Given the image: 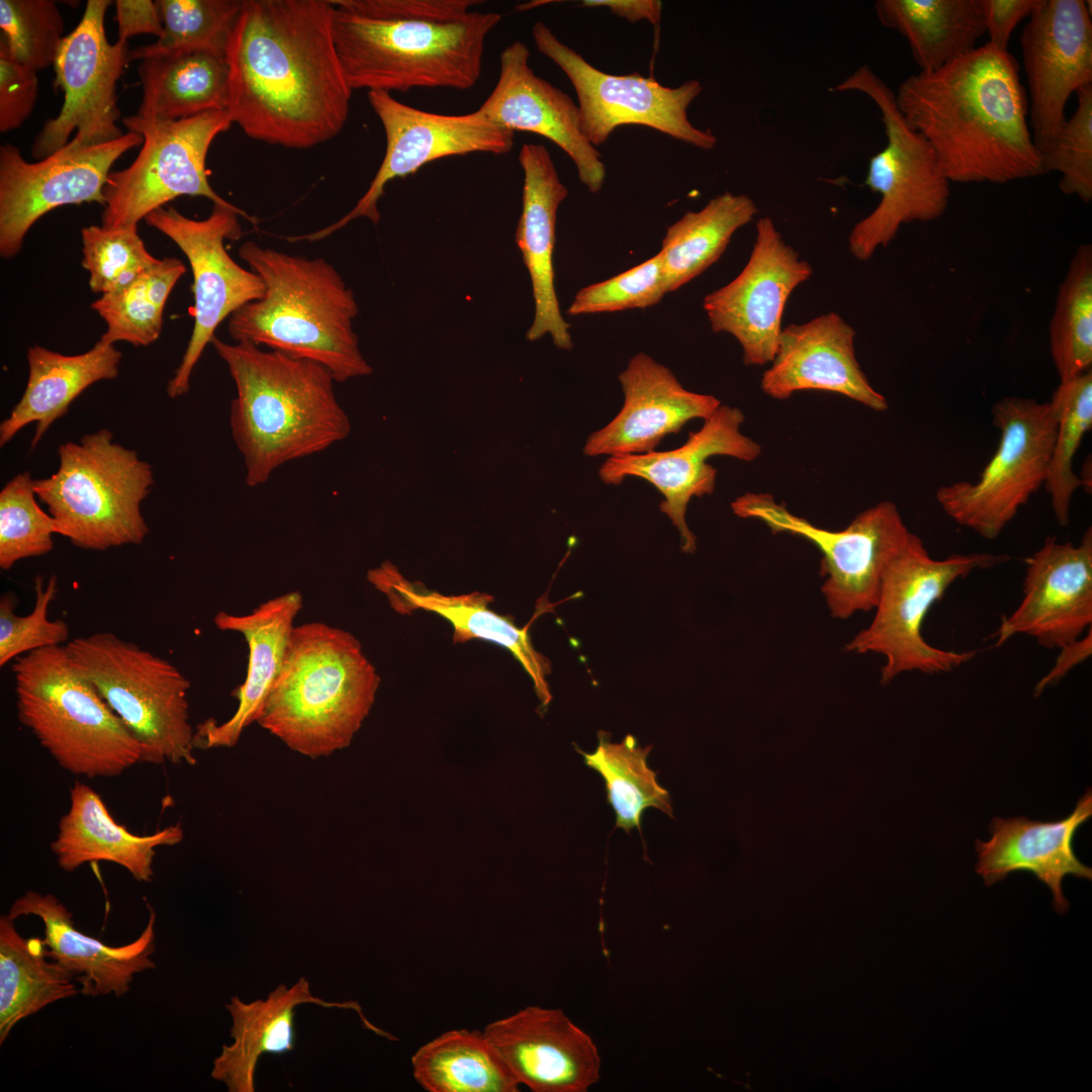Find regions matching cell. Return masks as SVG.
<instances>
[{
	"mask_svg": "<svg viewBox=\"0 0 1092 1092\" xmlns=\"http://www.w3.org/2000/svg\"><path fill=\"white\" fill-rule=\"evenodd\" d=\"M332 0H243L225 51L226 111L246 135L305 150L337 136L352 89L335 47Z\"/></svg>",
	"mask_w": 1092,
	"mask_h": 1092,
	"instance_id": "cell-1",
	"label": "cell"
},
{
	"mask_svg": "<svg viewBox=\"0 0 1092 1092\" xmlns=\"http://www.w3.org/2000/svg\"><path fill=\"white\" fill-rule=\"evenodd\" d=\"M1019 77L1013 56L986 42L936 71L910 75L895 100L950 183L1005 184L1044 174Z\"/></svg>",
	"mask_w": 1092,
	"mask_h": 1092,
	"instance_id": "cell-2",
	"label": "cell"
},
{
	"mask_svg": "<svg viewBox=\"0 0 1092 1092\" xmlns=\"http://www.w3.org/2000/svg\"><path fill=\"white\" fill-rule=\"evenodd\" d=\"M337 54L352 90L473 87L502 14L477 0H332Z\"/></svg>",
	"mask_w": 1092,
	"mask_h": 1092,
	"instance_id": "cell-3",
	"label": "cell"
},
{
	"mask_svg": "<svg viewBox=\"0 0 1092 1092\" xmlns=\"http://www.w3.org/2000/svg\"><path fill=\"white\" fill-rule=\"evenodd\" d=\"M210 344L236 385L230 427L249 486L264 484L284 464L348 437L351 424L328 368L250 343L229 344L216 336Z\"/></svg>",
	"mask_w": 1092,
	"mask_h": 1092,
	"instance_id": "cell-4",
	"label": "cell"
},
{
	"mask_svg": "<svg viewBox=\"0 0 1092 1092\" xmlns=\"http://www.w3.org/2000/svg\"><path fill=\"white\" fill-rule=\"evenodd\" d=\"M238 254L261 277L265 291L230 315L228 331L236 343L314 361L338 382L372 373L353 327L354 292L331 263L253 241L243 243Z\"/></svg>",
	"mask_w": 1092,
	"mask_h": 1092,
	"instance_id": "cell-5",
	"label": "cell"
},
{
	"mask_svg": "<svg viewBox=\"0 0 1092 1092\" xmlns=\"http://www.w3.org/2000/svg\"><path fill=\"white\" fill-rule=\"evenodd\" d=\"M379 685L352 633L324 622L294 626L257 723L294 752L329 756L350 745Z\"/></svg>",
	"mask_w": 1092,
	"mask_h": 1092,
	"instance_id": "cell-6",
	"label": "cell"
},
{
	"mask_svg": "<svg viewBox=\"0 0 1092 1092\" xmlns=\"http://www.w3.org/2000/svg\"><path fill=\"white\" fill-rule=\"evenodd\" d=\"M11 669L19 722L64 769L113 778L141 762L140 743L74 668L65 645L21 655Z\"/></svg>",
	"mask_w": 1092,
	"mask_h": 1092,
	"instance_id": "cell-7",
	"label": "cell"
},
{
	"mask_svg": "<svg viewBox=\"0 0 1092 1092\" xmlns=\"http://www.w3.org/2000/svg\"><path fill=\"white\" fill-rule=\"evenodd\" d=\"M59 467L33 488L59 535L85 550L142 544L149 527L141 506L154 484L152 466L100 429L60 445Z\"/></svg>",
	"mask_w": 1092,
	"mask_h": 1092,
	"instance_id": "cell-8",
	"label": "cell"
},
{
	"mask_svg": "<svg viewBox=\"0 0 1092 1092\" xmlns=\"http://www.w3.org/2000/svg\"><path fill=\"white\" fill-rule=\"evenodd\" d=\"M65 646L74 668L140 743L141 762L196 763L190 681L172 662L109 631L73 638Z\"/></svg>",
	"mask_w": 1092,
	"mask_h": 1092,
	"instance_id": "cell-9",
	"label": "cell"
},
{
	"mask_svg": "<svg viewBox=\"0 0 1092 1092\" xmlns=\"http://www.w3.org/2000/svg\"><path fill=\"white\" fill-rule=\"evenodd\" d=\"M1009 558L976 552L934 559L922 540L911 533L884 574L872 623L845 645V650L884 655L882 685L905 671L942 673L967 663L977 651L958 652L930 645L921 634L924 619L957 579Z\"/></svg>",
	"mask_w": 1092,
	"mask_h": 1092,
	"instance_id": "cell-10",
	"label": "cell"
},
{
	"mask_svg": "<svg viewBox=\"0 0 1092 1092\" xmlns=\"http://www.w3.org/2000/svg\"><path fill=\"white\" fill-rule=\"evenodd\" d=\"M831 90L870 97L881 112L887 138L885 148L870 159L864 180L881 199L848 236L851 255L868 261L878 248L895 239L902 224L942 216L949 202L950 182L940 173L930 144L904 119L895 93L869 66L859 67Z\"/></svg>",
	"mask_w": 1092,
	"mask_h": 1092,
	"instance_id": "cell-11",
	"label": "cell"
},
{
	"mask_svg": "<svg viewBox=\"0 0 1092 1092\" xmlns=\"http://www.w3.org/2000/svg\"><path fill=\"white\" fill-rule=\"evenodd\" d=\"M739 518L763 522L772 532L789 533L813 543L822 553L821 592L831 616L846 619L876 608L884 574L911 532L896 505L883 500L843 530L819 528L776 503L769 493L746 492L731 503Z\"/></svg>",
	"mask_w": 1092,
	"mask_h": 1092,
	"instance_id": "cell-12",
	"label": "cell"
},
{
	"mask_svg": "<svg viewBox=\"0 0 1092 1092\" xmlns=\"http://www.w3.org/2000/svg\"><path fill=\"white\" fill-rule=\"evenodd\" d=\"M991 412L1000 440L980 478L941 485L935 493L950 519L986 539L998 537L1044 485L1057 430L1050 401L1005 396Z\"/></svg>",
	"mask_w": 1092,
	"mask_h": 1092,
	"instance_id": "cell-13",
	"label": "cell"
},
{
	"mask_svg": "<svg viewBox=\"0 0 1092 1092\" xmlns=\"http://www.w3.org/2000/svg\"><path fill=\"white\" fill-rule=\"evenodd\" d=\"M122 123L143 136V146L127 168L110 172L103 190L102 226L138 225L152 211L183 195L232 205L210 186L206 170L210 145L233 124L226 110L179 120L152 121L129 115Z\"/></svg>",
	"mask_w": 1092,
	"mask_h": 1092,
	"instance_id": "cell-14",
	"label": "cell"
},
{
	"mask_svg": "<svg viewBox=\"0 0 1092 1092\" xmlns=\"http://www.w3.org/2000/svg\"><path fill=\"white\" fill-rule=\"evenodd\" d=\"M537 50L555 63L571 82L577 96L581 130L598 147L621 125L648 126L701 150L717 144L710 129H701L689 119L688 108L702 92L697 80L671 88L653 77L638 73L612 75L590 65L563 43L542 21L532 26Z\"/></svg>",
	"mask_w": 1092,
	"mask_h": 1092,
	"instance_id": "cell-15",
	"label": "cell"
},
{
	"mask_svg": "<svg viewBox=\"0 0 1092 1092\" xmlns=\"http://www.w3.org/2000/svg\"><path fill=\"white\" fill-rule=\"evenodd\" d=\"M109 0H88L77 26L64 37L54 63V86L64 92L59 114L46 121L31 147L42 160L63 147L79 149L120 138L116 87L128 63V43H110L104 19Z\"/></svg>",
	"mask_w": 1092,
	"mask_h": 1092,
	"instance_id": "cell-16",
	"label": "cell"
},
{
	"mask_svg": "<svg viewBox=\"0 0 1092 1092\" xmlns=\"http://www.w3.org/2000/svg\"><path fill=\"white\" fill-rule=\"evenodd\" d=\"M239 215L255 222L234 204H213L211 213L204 219L189 218L177 209L165 206L145 218L149 225L180 248L193 276L194 326L181 363L167 385L171 398L182 396L189 390L193 369L219 324L264 294L261 277L239 265L224 247L225 240L236 241L243 234Z\"/></svg>",
	"mask_w": 1092,
	"mask_h": 1092,
	"instance_id": "cell-17",
	"label": "cell"
},
{
	"mask_svg": "<svg viewBox=\"0 0 1092 1092\" xmlns=\"http://www.w3.org/2000/svg\"><path fill=\"white\" fill-rule=\"evenodd\" d=\"M367 98L382 124L386 144L374 178L347 214L322 230L289 237V242L321 241L357 218L377 224L378 202L390 181L414 175L433 161L471 153L502 155L514 146V132L492 122L479 109L448 115L408 106L384 91H368Z\"/></svg>",
	"mask_w": 1092,
	"mask_h": 1092,
	"instance_id": "cell-18",
	"label": "cell"
},
{
	"mask_svg": "<svg viewBox=\"0 0 1092 1092\" xmlns=\"http://www.w3.org/2000/svg\"><path fill=\"white\" fill-rule=\"evenodd\" d=\"M141 144L143 136L128 131L97 146H65L36 163L25 161L14 145H1V257L8 259L18 254L30 228L55 208L84 202L104 206L103 190L112 165Z\"/></svg>",
	"mask_w": 1092,
	"mask_h": 1092,
	"instance_id": "cell-19",
	"label": "cell"
},
{
	"mask_svg": "<svg viewBox=\"0 0 1092 1092\" xmlns=\"http://www.w3.org/2000/svg\"><path fill=\"white\" fill-rule=\"evenodd\" d=\"M813 273L809 262L788 245L768 216L756 221V237L742 271L704 298L715 333H728L740 344L745 365L771 362L782 332L787 301Z\"/></svg>",
	"mask_w": 1092,
	"mask_h": 1092,
	"instance_id": "cell-20",
	"label": "cell"
},
{
	"mask_svg": "<svg viewBox=\"0 0 1092 1092\" xmlns=\"http://www.w3.org/2000/svg\"><path fill=\"white\" fill-rule=\"evenodd\" d=\"M1029 128L1039 154L1066 120L1072 93L1092 84L1091 1L1037 0L1020 35Z\"/></svg>",
	"mask_w": 1092,
	"mask_h": 1092,
	"instance_id": "cell-21",
	"label": "cell"
},
{
	"mask_svg": "<svg viewBox=\"0 0 1092 1092\" xmlns=\"http://www.w3.org/2000/svg\"><path fill=\"white\" fill-rule=\"evenodd\" d=\"M744 415L738 407L720 404L688 440L669 451L609 457L600 467L599 476L606 484L618 485L626 477H639L652 484L663 496L659 510L665 514L680 536L686 553L697 549V537L689 529L686 513L690 500L713 493L717 470L709 457L723 455L753 461L761 446L744 435L740 427Z\"/></svg>",
	"mask_w": 1092,
	"mask_h": 1092,
	"instance_id": "cell-22",
	"label": "cell"
},
{
	"mask_svg": "<svg viewBox=\"0 0 1092 1092\" xmlns=\"http://www.w3.org/2000/svg\"><path fill=\"white\" fill-rule=\"evenodd\" d=\"M1026 562L1021 603L1003 619L995 646L1019 634L1050 649L1081 638L1092 623L1091 527L1078 545L1048 537Z\"/></svg>",
	"mask_w": 1092,
	"mask_h": 1092,
	"instance_id": "cell-23",
	"label": "cell"
},
{
	"mask_svg": "<svg viewBox=\"0 0 1092 1092\" xmlns=\"http://www.w3.org/2000/svg\"><path fill=\"white\" fill-rule=\"evenodd\" d=\"M483 1033L519 1084L534 1092H585L600 1080L597 1045L561 1009L528 1006Z\"/></svg>",
	"mask_w": 1092,
	"mask_h": 1092,
	"instance_id": "cell-24",
	"label": "cell"
},
{
	"mask_svg": "<svg viewBox=\"0 0 1092 1092\" xmlns=\"http://www.w3.org/2000/svg\"><path fill=\"white\" fill-rule=\"evenodd\" d=\"M530 51L514 41L500 53L494 88L478 108L495 124L542 135L574 163L579 180L592 193L605 182L600 152L584 136L577 104L561 89L538 77L529 65Z\"/></svg>",
	"mask_w": 1092,
	"mask_h": 1092,
	"instance_id": "cell-25",
	"label": "cell"
},
{
	"mask_svg": "<svg viewBox=\"0 0 1092 1092\" xmlns=\"http://www.w3.org/2000/svg\"><path fill=\"white\" fill-rule=\"evenodd\" d=\"M624 403L604 428L584 444L587 456L644 454L678 433L694 419H707L721 404L710 394L686 389L674 374L645 353H637L618 377Z\"/></svg>",
	"mask_w": 1092,
	"mask_h": 1092,
	"instance_id": "cell-26",
	"label": "cell"
},
{
	"mask_svg": "<svg viewBox=\"0 0 1092 1092\" xmlns=\"http://www.w3.org/2000/svg\"><path fill=\"white\" fill-rule=\"evenodd\" d=\"M854 338V329L833 311L785 327L771 366L761 376L762 391L787 399L800 390H824L875 412L887 411L886 397L871 385L856 360Z\"/></svg>",
	"mask_w": 1092,
	"mask_h": 1092,
	"instance_id": "cell-27",
	"label": "cell"
},
{
	"mask_svg": "<svg viewBox=\"0 0 1092 1092\" xmlns=\"http://www.w3.org/2000/svg\"><path fill=\"white\" fill-rule=\"evenodd\" d=\"M149 919L133 941L112 946L80 931L69 909L53 894L27 891L16 899L8 915L12 919L33 915L43 923L46 956L80 983L85 996H122L136 974L155 969L156 912L147 903Z\"/></svg>",
	"mask_w": 1092,
	"mask_h": 1092,
	"instance_id": "cell-28",
	"label": "cell"
},
{
	"mask_svg": "<svg viewBox=\"0 0 1092 1092\" xmlns=\"http://www.w3.org/2000/svg\"><path fill=\"white\" fill-rule=\"evenodd\" d=\"M519 162L524 172V184L516 243L531 278L535 304L533 323L526 339L534 342L549 334L557 348L571 350L570 325L561 314L553 269L557 210L568 190L545 146L523 144Z\"/></svg>",
	"mask_w": 1092,
	"mask_h": 1092,
	"instance_id": "cell-29",
	"label": "cell"
},
{
	"mask_svg": "<svg viewBox=\"0 0 1092 1092\" xmlns=\"http://www.w3.org/2000/svg\"><path fill=\"white\" fill-rule=\"evenodd\" d=\"M1091 815L1092 794L1088 789L1074 811L1059 821H1035L1024 816L994 818L990 823L991 839L976 840V872L986 886L1002 881L1013 872L1032 873L1050 888L1054 909L1065 914L1069 909L1062 890L1065 877L1092 879L1091 868L1081 862L1073 848L1077 829Z\"/></svg>",
	"mask_w": 1092,
	"mask_h": 1092,
	"instance_id": "cell-30",
	"label": "cell"
},
{
	"mask_svg": "<svg viewBox=\"0 0 1092 1092\" xmlns=\"http://www.w3.org/2000/svg\"><path fill=\"white\" fill-rule=\"evenodd\" d=\"M301 608L302 596L293 590L263 602L250 614L225 611L215 614L213 623L218 630L244 636L249 646V663L244 682L232 693L239 702L234 715L222 723L214 719L199 723L194 733L195 747H234L244 730L258 721Z\"/></svg>",
	"mask_w": 1092,
	"mask_h": 1092,
	"instance_id": "cell-31",
	"label": "cell"
},
{
	"mask_svg": "<svg viewBox=\"0 0 1092 1092\" xmlns=\"http://www.w3.org/2000/svg\"><path fill=\"white\" fill-rule=\"evenodd\" d=\"M368 580L384 594L391 608L402 615L416 610L436 613L453 627V642L463 643L480 639L496 643L510 650L533 680L542 707L552 700L546 676L550 661L538 652L527 628H519L510 616H503L488 606L493 598L485 593L443 595L428 589L419 581H410L389 561L368 572Z\"/></svg>",
	"mask_w": 1092,
	"mask_h": 1092,
	"instance_id": "cell-32",
	"label": "cell"
},
{
	"mask_svg": "<svg viewBox=\"0 0 1092 1092\" xmlns=\"http://www.w3.org/2000/svg\"><path fill=\"white\" fill-rule=\"evenodd\" d=\"M306 1003L353 1009L366 1028L380 1036L392 1037L371 1024L357 1002L324 1001L311 994L307 980L301 977L291 987L278 985L266 999L246 1003L238 996L231 998L225 1008L232 1017L234 1042L222 1045L213 1060L212 1079L222 1082L230 1092H254L259 1058L265 1053L281 1055L293 1049L294 1008Z\"/></svg>",
	"mask_w": 1092,
	"mask_h": 1092,
	"instance_id": "cell-33",
	"label": "cell"
},
{
	"mask_svg": "<svg viewBox=\"0 0 1092 1092\" xmlns=\"http://www.w3.org/2000/svg\"><path fill=\"white\" fill-rule=\"evenodd\" d=\"M182 839L179 825L151 835L129 832L114 820L98 793L76 781L70 790V808L60 819L51 848L66 872L87 862L109 861L126 869L138 882L149 883L154 876L156 848L175 845Z\"/></svg>",
	"mask_w": 1092,
	"mask_h": 1092,
	"instance_id": "cell-34",
	"label": "cell"
},
{
	"mask_svg": "<svg viewBox=\"0 0 1092 1092\" xmlns=\"http://www.w3.org/2000/svg\"><path fill=\"white\" fill-rule=\"evenodd\" d=\"M122 354L100 340L87 352L64 355L35 345L28 348V379L20 400L0 424L3 447L26 425L35 423L34 448L50 427L90 385L117 377Z\"/></svg>",
	"mask_w": 1092,
	"mask_h": 1092,
	"instance_id": "cell-35",
	"label": "cell"
},
{
	"mask_svg": "<svg viewBox=\"0 0 1092 1092\" xmlns=\"http://www.w3.org/2000/svg\"><path fill=\"white\" fill-rule=\"evenodd\" d=\"M875 11L907 40L920 72L973 51L986 33L984 0H878Z\"/></svg>",
	"mask_w": 1092,
	"mask_h": 1092,
	"instance_id": "cell-36",
	"label": "cell"
},
{
	"mask_svg": "<svg viewBox=\"0 0 1092 1092\" xmlns=\"http://www.w3.org/2000/svg\"><path fill=\"white\" fill-rule=\"evenodd\" d=\"M143 95L136 117L179 120L210 110H226L229 66L225 57L185 53L142 60L138 69Z\"/></svg>",
	"mask_w": 1092,
	"mask_h": 1092,
	"instance_id": "cell-37",
	"label": "cell"
},
{
	"mask_svg": "<svg viewBox=\"0 0 1092 1092\" xmlns=\"http://www.w3.org/2000/svg\"><path fill=\"white\" fill-rule=\"evenodd\" d=\"M73 975L47 961L39 937L24 938L14 919L0 917V1044L13 1027L48 1005L77 995Z\"/></svg>",
	"mask_w": 1092,
	"mask_h": 1092,
	"instance_id": "cell-38",
	"label": "cell"
},
{
	"mask_svg": "<svg viewBox=\"0 0 1092 1092\" xmlns=\"http://www.w3.org/2000/svg\"><path fill=\"white\" fill-rule=\"evenodd\" d=\"M757 211L749 196L726 191L670 224L659 252L666 291L681 287L714 264L733 234Z\"/></svg>",
	"mask_w": 1092,
	"mask_h": 1092,
	"instance_id": "cell-39",
	"label": "cell"
},
{
	"mask_svg": "<svg viewBox=\"0 0 1092 1092\" xmlns=\"http://www.w3.org/2000/svg\"><path fill=\"white\" fill-rule=\"evenodd\" d=\"M413 1075L429 1092H516L520 1084L483 1031L453 1029L412 1057Z\"/></svg>",
	"mask_w": 1092,
	"mask_h": 1092,
	"instance_id": "cell-40",
	"label": "cell"
},
{
	"mask_svg": "<svg viewBox=\"0 0 1092 1092\" xmlns=\"http://www.w3.org/2000/svg\"><path fill=\"white\" fill-rule=\"evenodd\" d=\"M599 744L588 753L576 747L584 763L596 770L606 785L607 801L616 813V827L629 833L641 830L645 809L656 808L670 817L672 807L668 792L656 781V772L647 764L652 746L640 747L628 734L620 743H612L610 734L598 733Z\"/></svg>",
	"mask_w": 1092,
	"mask_h": 1092,
	"instance_id": "cell-41",
	"label": "cell"
},
{
	"mask_svg": "<svg viewBox=\"0 0 1092 1092\" xmlns=\"http://www.w3.org/2000/svg\"><path fill=\"white\" fill-rule=\"evenodd\" d=\"M185 272L179 259H159L129 284L96 299L91 306L106 324L100 341L112 345L123 341L139 347L159 339L168 297Z\"/></svg>",
	"mask_w": 1092,
	"mask_h": 1092,
	"instance_id": "cell-42",
	"label": "cell"
},
{
	"mask_svg": "<svg viewBox=\"0 0 1092 1092\" xmlns=\"http://www.w3.org/2000/svg\"><path fill=\"white\" fill-rule=\"evenodd\" d=\"M1060 382L1092 369V246L1077 248L1062 280L1049 326Z\"/></svg>",
	"mask_w": 1092,
	"mask_h": 1092,
	"instance_id": "cell-43",
	"label": "cell"
},
{
	"mask_svg": "<svg viewBox=\"0 0 1092 1092\" xmlns=\"http://www.w3.org/2000/svg\"><path fill=\"white\" fill-rule=\"evenodd\" d=\"M164 33L128 53V62L185 53L225 56L243 0H157Z\"/></svg>",
	"mask_w": 1092,
	"mask_h": 1092,
	"instance_id": "cell-44",
	"label": "cell"
},
{
	"mask_svg": "<svg viewBox=\"0 0 1092 1092\" xmlns=\"http://www.w3.org/2000/svg\"><path fill=\"white\" fill-rule=\"evenodd\" d=\"M1050 403L1057 417V430L1044 487L1058 523L1066 527L1073 495L1082 485L1073 469L1074 457L1092 427V369L1060 382Z\"/></svg>",
	"mask_w": 1092,
	"mask_h": 1092,
	"instance_id": "cell-45",
	"label": "cell"
},
{
	"mask_svg": "<svg viewBox=\"0 0 1092 1092\" xmlns=\"http://www.w3.org/2000/svg\"><path fill=\"white\" fill-rule=\"evenodd\" d=\"M30 473L9 480L0 491V568L11 569L19 560L44 555L59 534L56 520L37 504Z\"/></svg>",
	"mask_w": 1092,
	"mask_h": 1092,
	"instance_id": "cell-46",
	"label": "cell"
},
{
	"mask_svg": "<svg viewBox=\"0 0 1092 1092\" xmlns=\"http://www.w3.org/2000/svg\"><path fill=\"white\" fill-rule=\"evenodd\" d=\"M64 28L52 0H0V50L36 73L54 66Z\"/></svg>",
	"mask_w": 1092,
	"mask_h": 1092,
	"instance_id": "cell-47",
	"label": "cell"
},
{
	"mask_svg": "<svg viewBox=\"0 0 1092 1092\" xmlns=\"http://www.w3.org/2000/svg\"><path fill=\"white\" fill-rule=\"evenodd\" d=\"M81 235L82 265L89 272L91 290L101 295L129 284L159 260L147 250L134 224L89 225Z\"/></svg>",
	"mask_w": 1092,
	"mask_h": 1092,
	"instance_id": "cell-48",
	"label": "cell"
},
{
	"mask_svg": "<svg viewBox=\"0 0 1092 1092\" xmlns=\"http://www.w3.org/2000/svg\"><path fill=\"white\" fill-rule=\"evenodd\" d=\"M1077 108L1040 152L1043 172L1061 175L1059 187L1085 203L1092 200V84L1076 92Z\"/></svg>",
	"mask_w": 1092,
	"mask_h": 1092,
	"instance_id": "cell-49",
	"label": "cell"
},
{
	"mask_svg": "<svg viewBox=\"0 0 1092 1092\" xmlns=\"http://www.w3.org/2000/svg\"><path fill=\"white\" fill-rule=\"evenodd\" d=\"M59 590L56 575L43 582L41 576L34 578L35 600L32 611L26 616L15 613L17 598L12 593L0 599V666L34 650L64 645L69 641L70 629L61 620H50L49 608Z\"/></svg>",
	"mask_w": 1092,
	"mask_h": 1092,
	"instance_id": "cell-50",
	"label": "cell"
},
{
	"mask_svg": "<svg viewBox=\"0 0 1092 1092\" xmlns=\"http://www.w3.org/2000/svg\"><path fill=\"white\" fill-rule=\"evenodd\" d=\"M667 293L660 254L607 280L581 288L567 313L579 315L646 308Z\"/></svg>",
	"mask_w": 1092,
	"mask_h": 1092,
	"instance_id": "cell-51",
	"label": "cell"
},
{
	"mask_svg": "<svg viewBox=\"0 0 1092 1092\" xmlns=\"http://www.w3.org/2000/svg\"><path fill=\"white\" fill-rule=\"evenodd\" d=\"M38 92L37 73L0 50V131L19 128L31 114Z\"/></svg>",
	"mask_w": 1092,
	"mask_h": 1092,
	"instance_id": "cell-52",
	"label": "cell"
},
{
	"mask_svg": "<svg viewBox=\"0 0 1092 1092\" xmlns=\"http://www.w3.org/2000/svg\"><path fill=\"white\" fill-rule=\"evenodd\" d=\"M1037 0H984L986 33L989 43L1007 52L1011 34L1028 17Z\"/></svg>",
	"mask_w": 1092,
	"mask_h": 1092,
	"instance_id": "cell-53",
	"label": "cell"
},
{
	"mask_svg": "<svg viewBox=\"0 0 1092 1092\" xmlns=\"http://www.w3.org/2000/svg\"><path fill=\"white\" fill-rule=\"evenodd\" d=\"M114 5L117 40L127 42L128 38L142 33H151L158 38L163 35L164 28L155 1L117 0Z\"/></svg>",
	"mask_w": 1092,
	"mask_h": 1092,
	"instance_id": "cell-54",
	"label": "cell"
},
{
	"mask_svg": "<svg viewBox=\"0 0 1092 1092\" xmlns=\"http://www.w3.org/2000/svg\"><path fill=\"white\" fill-rule=\"evenodd\" d=\"M1079 639H1076L1060 649V653L1051 670L1036 684L1035 696H1038L1048 686L1060 681L1076 665L1080 664L1092 653V631Z\"/></svg>",
	"mask_w": 1092,
	"mask_h": 1092,
	"instance_id": "cell-55",
	"label": "cell"
},
{
	"mask_svg": "<svg viewBox=\"0 0 1092 1092\" xmlns=\"http://www.w3.org/2000/svg\"><path fill=\"white\" fill-rule=\"evenodd\" d=\"M583 7H607L630 22L648 20L658 26L662 4L657 0H584Z\"/></svg>",
	"mask_w": 1092,
	"mask_h": 1092,
	"instance_id": "cell-56",
	"label": "cell"
}]
</instances>
